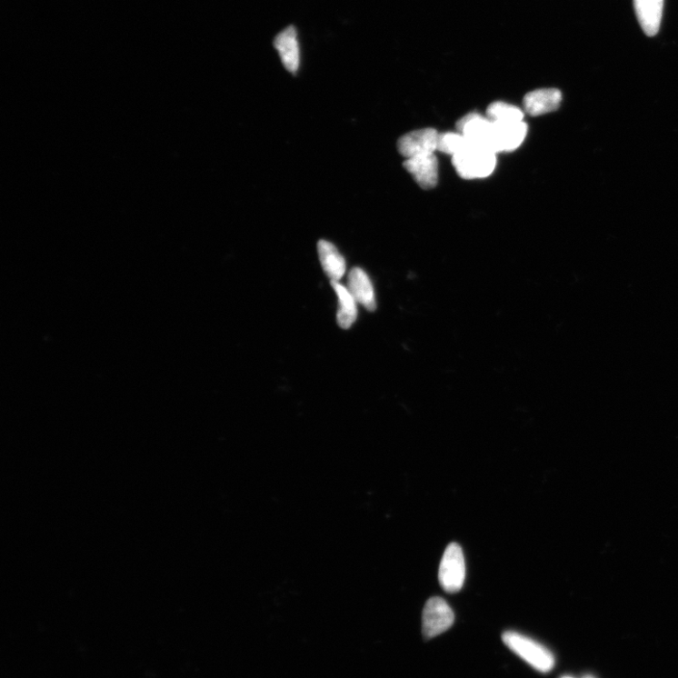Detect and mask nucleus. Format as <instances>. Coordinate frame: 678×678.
<instances>
[{
    "instance_id": "nucleus-1",
    "label": "nucleus",
    "mask_w": 678,
    "mask_h": 678,
    "mask_svg": "<svg viewBox=\"0 0 678 678\" xmlns=\"http://www.w3.org/2000/svg\"><path fill=\"white\" fill-rule=\"evenodd\" d=\"M494 151L471 144L453 156V165L460 177L466 180L490 176L497 166Z\"/></svg>"
},
{
    "instance_id": "nucleus-2",
    "label": "nucleus",
    "mask_w": 678,
    "mask_h": 678,
    "mask_svg": "<svg viewBox=\"0 0 678 678\" xmlns=\"http://www.w3.org/2000/svg\"><path fill=\"white\" fill-rule=\"evenodd\" d=\"M505 645L532 667L542 673L552 671L555 658L552 651L536 641L515 632H506L503 635Z\"/></svg>"
},
{
    "instance_id": "nucleus-3",
    "label": "nucleus",
    "mask_w": 678,
    "mask_h": 678,
    "mask_svg": "<svg viewBox=\"0 0 678 678\" xmlns=\"http://www.w3.org/2000/svg\"><path fill=\"white\" fill-rule=\"evenodd\" d=\"M439 582L448 593L459 592L465 580V563L461 546L456 543L448 545L440 563Z\"/></svg>"
},
{
    "instance_id": "nucleus-4",
    "label": "nucleus",
    "mask_w": 678,
    "mask_h": 678,
    "mask_svg": "<svg viewBox=\"0 0 678 678\" xmlns=\"http://www.w3.org/2000/svg\"><path fill=\"white\" fill-rule=\"evenodd\" d=\"M454 622V613L441 597H433L427 602L423 614L424 635L432 639L447 632Z\"/></svg>"
},
{
    "instance_id": "nucleus-5",
    "label": "nucleus",
    "mask_w": 678,
    "mask_h": 678,
    "mask_svg": "<svg viewBox=\"0 0 678 678\" xmlns=\"http://www.w3.org/2000/svg\"><path fill=\"white\" fill-rule=\"evenodd\" d=\"M439 133L432 127L414 130L398 142V150L404 158L434 154L437 151Z\"/></svg>"
},
{
    "instance_id": "nucleus-6",
    "label": "nucleus",
    "mask_w": 678,
    "mask_h": 678,
    "mask_svg": "<svg viewBox=\"0 0 678 678\" xmlns=\"http://www.w3.org/2000/svg\"><path fill=\"white\" fill-rule=\"evenodd\" d=\"M456 128L469 144L492 150L493 123L486 115L467 114L457 122Z\"/></svg>"
},
{
    "instance_id": "nucleus-7",
    "label": "nucleus",
    "mask_w": 678,
    "mask_h": 678,
    "mask_svg": "<svg viewBox=\"0 0 678 678\" xmlns=\"http://www.w3.org/2000/svg\"><path fill=\"white\" fill-rule=\"evenodd\" d=\"M528 135V125L524 121L494 124L491 148L495 154L512 152L523 144Z\"/></svg>"
},
{
    "instance_id": "nucleus-8",
    "label": "nucleus",
    "mask_w": 678,
    "mask_h": 678,
    "mask_svg": "<svg viewBox=\"0 0 678 678\" xmlns=\"http://www.w3.org/2000/svg\"><path fill=\"white\" fill-rule=\"evenodd\" d=\"M274 46L284 67L290 73L296 74L301 64V45L295 25H291L281 31L274 37Z\"/></svg>"
},
{
    "instance_id": "nucleus-9",
    "label": "nucleus",
    "mask_w": 678,
    "mask_h": 678,
    "mask_svg": "<svg viewBox=\"0 0 678 678\" xmlns=\"http://www.w3.org/2000/svg\"><path fill=\"white\" fill-rule=\"evenodd\" d=\"M404 166L422 189L431 190L437 185L438 161L434 154L407 159Z\"/></svg>"
},
{
    "instance_id": "nucleus-10",
    "label": "nucleus",
    "mask_w": 678,
    "mask_h": 678,
    "mask_svg": "<svg viewBox=\"0 0 678 678\" xmlns=\"http://www.w3.org/2000/svg\"><path fill=\"white\" fill-rule=\"evenodd\" d=\"M563 95L558 89H538L528 93L523 99V108L529 115L537 117L557 111Z\"/></svg>"
},
{
    "instance_id": "nucleus-11",
    "label": "nucleus",
    "mask_w": 678,
    "mask_h": 678,
    "mask_svg": "<svg viewBox=\"0 0 678 678\" xmlns=\"http://www.w3.org/2000/svg\"><path fill=\"white\" fill-rule=\"evenodd\" d=\"M664 0H634V9L643 32L649 37L661 30Z\"/></svg>"
},
{
    "instance_id": "nucleus-12",
    "label": "nucleus",
    "mask_w": 678,
    "mask_h": 678,
    "mask_svg": "<svg viewBox=\"0 0 678 678\" xmlns=\"http://www.w3.org/2000/svg\"><path fill=\"white\" fill-rule=\"evenodd\" d=\"M355 301L369 311L376 309L374 284L364 271L354 268L349 274V289Z\"/></svg>"
},
{
    "instance_id": "nucleus-13",
    "label": "nucleus",
    "mask_w": 678,
    "mask_h": 678,
    "mask_svg": "<svg viewBox=\"0 0 678 678\" xmlns=\"http://www.w3.org/2000/svg\"><path fill=\"white\" fill-rule=\"evenodd\" d=\"M318 252L323 269L331 281L341 280L346 273V262L343 254L327 241L319 242Z\"/></svg>"
},
{
    "instance_id": "nucleus-14",
    "label": "nucleus",
    "mask_w": 678,
    "mask_h": 678,
    "mask_svg": "<svg viewBox=\"0 0 678 678\" xmlns=\"http://www.w3.org/2000/svg\"><path fill=\"white\" fill-rule=\"evenodd\" d=\"M331 284L338 297L337 324L343 329H349L357 318L356 301L350 291L339 282L331 281Z\"/></svg>"
},
{
    "instance_id": "nucleus-15",
    "label": "nucleus",
    "mask_w": 678,
    "mask_h": 678,
    "mask_svg": "<svg viewBox=\"0 0 678 678\" xmlns=\"http://www.w3.org/2000/svg\"><path fill=\"white\" fill-rule=\"evenodd\" d=\"M486 117L494 124L524 121V112L504 101L490 104L486 110Z\"/></svg>"
},
{
    "instance_id": "nucleus-16",
    "label": "nucleus",
    "mask_w": 678,
    "mask_h": 678,
    "mask_svg": "<svg viewBox=\"0 0 678 678\" xmlns=\"http://www.w3.org/2000/svg\"><path fill=\"white\" fill-rule=\"evenodd\" d=\"M468 144L463 135L458 132L439 134L437 151L454 156L464 150Z\"/></svg>"
},
{
    "instance_id": "nucleus-17",
    "label": "nucleus",
    "mask_w": 678,
    "mask_h": 678,
    "mask_svg": "<svg viewBox=\"0 0 678 678\" xmlns=\"http://www.w3.org/2000/svg\"><path fill=\"white\" fill-rule=\"evenodd\" d=\"M562 678H573V677H571V676H563V677H562ZM583 678H594V677H593V676H592V675H589V674H588V675H585V676H583Z\"/></svg>"
}]
</instances>
